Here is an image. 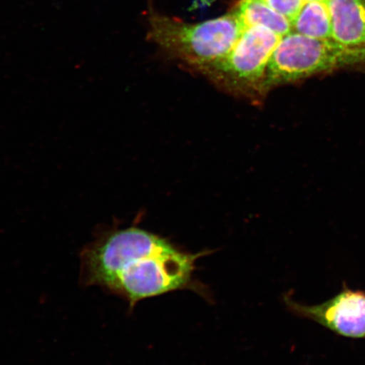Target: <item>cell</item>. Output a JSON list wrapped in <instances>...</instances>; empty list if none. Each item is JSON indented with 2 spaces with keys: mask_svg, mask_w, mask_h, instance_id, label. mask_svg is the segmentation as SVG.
I'll return each mask as SVG.
<instances>
[{
  "mask_svg": "<svg viewBox=\"0 0 365 365\" xmlns=\"http://www.w3.org/2000/svg\"><path fill=\"white\" fill-rule=\"evenodd\" d=\"M202 255L137 227L114 228L82 250L81 279L121 296L133 308L140 300L188 287Z\"/></svg>",
  "mask_w": 365,
  "mask_h": 365,
  "instance_id": "cell-1",
  "label": "cell"
},
{
  "mask_svg": "<svg viewBox=\"0 0 365 365\" xmlns=\"http://www.w3.org/2000/svg\"><path fill=\"white\" fill-rule=\"evenodd\" d=\"M148 21L150 41L200 71L225 57L245 30L235 12L187 23L150 10Z\"/></svg>",
  "mask_w": 365,
  "mask_h": 365,
  "instance_id": "cell-2",
  "label": "cell"
},
{
  "mask_svg": "<svg viewBox=\"0 0 365 365\" xmlns=\"http://www.w3.org/2000/svg\"><path fill=\"white\" fill-rule=\"evenodd\" d=\"M364 65L365 48L291 31L282 36L269 61L264 81V93L278 86Z\"/></svg>",
  "mask_w": 365,
  "mask_h": 365,
  "instance_id": "cell-3",
  "label": "cell"
},
{
  "mask_svg": "<svg viewBox=\"0 0 365 365\" xmlns=\"http://www.w3.org/2000/svg\"><path fill=\"white\" fill-rule=\"evenodd\" d=\"M282 38L266 27L246 29L225 57L200 72L228 93L261 98L269 61Z\"/></svg>",
  "mask_w": 365,
  "mask_h": 365,
  "instance_id": "cell-4",
  "label": "cell"
},
{
  "mask_svg": "<svg viewBox=\"0 0 365 365\" xmlns=\"http://www.w3.org/2000/svg\"><path fill=\"white\" fill-rule=\"evenodd\" d=\"M292 312L312 319L336 334L365 339V291L350 289L345 284L339 294L317 305H305L285 297Z\"/></svg>",
  "mask_w": 365,
  "mask_h": 365,
  "instance_id": "cell-5",
  "label": "cell"
},
{
  "mask_svg": "<svg viewBox=\"0 0 365 365\" xmlns=\"http://www.w3.org/2000/svg\"><path fill=\"white\" fill-rule=\"evenodd\" d=\"M331 20L332 39L365 48V0H326Z\"/></svg>",
  "mask_w": 365,
  "mask_h": 365,
  "instance_id": "cell-6",
  "label": "cell"
},
{
  "mask_svg": "<svg viewBox=\"0 0 365 365\" xmlns=\"http://www.w3.org/2000/svg\"><path fill=\"white\" fill-rule=\"evenodd\" d=\"M234 12L245 29L262 26L282 36L293 31L291 21L263 0H241Z\"/></svg>",
  "mask_w": 365,
  "mask_h": 365,
  "instance_id": "cell-7",
  "label": "cell"
},
{
  "mask_svg": "<svg viewBox=\"0 0 365 365\" xmlns=\"http://www.w3.org/2000/svg\"><path fill=\"white\" fill-rule=\"evenodd\" d=\"M294 33L317 39H332L331 20L325 1L305 2L292 21Z\"/></svg>",
  "mask_w": 365,
  "mask_h": 365,
  "instance_id": "cell-8",
  "label": "cell"
},
{
  "mask_svg": "<svg viewBox=\"0 0 365 365\" xmlns=\"http://www.w3.org/2000/svg\"><path fill=\"white\" fill-rule=\"evenodd\" d=\"M281 15L293 21L304 6V0H263Z\"/></svg>",
  "mask_w": 365,
  "mask_h": 365,
  "instance_id": "cell-9",
  "label": "cell"
},
{
  "mask_svg": "<svg viewBox=\"0 0 365 365\" xmlns=\"http://www.w3.org/2000/svg\"><path fill=\"white\" fill-rule=\"evenodd\" d=\"M304 2H310V1H326V0H304Z\"/></svg>",
  "mask_w": 365,
  "mask_h": 365,
  "instance_id": "cell-10",
  "label": "cell"
}]
</instances>
